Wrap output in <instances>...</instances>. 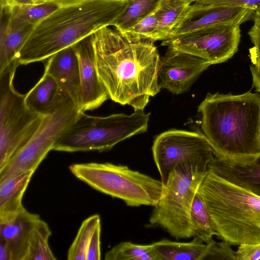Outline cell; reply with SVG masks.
Listing matches in <instances>:
<instances>
[{"instance_id":"obj_9","label":"cell","mask_w":260,"mask_h":260,"mask_svg":"<svg viewBox=\"0 0 260 260\" xmlns=\"http://www.w3.org/2000/svg\"><path fill=\"white\" fill-rule=\"evenodd\" d=\"M80 112L73 101L69 100L55 112L45 116L34 135L0 171V182L23 172H35Z\"/></svg>"},{"instance_id":"obj_10","label":"cell","mask_w":260,"mask_h":260,"mask_svg":"<svg viewBox=\"0 0 260 260\" xmlns=\"http://www.w3.org/2000/svg\"><path fill=\"white\" fill-rule=\"evenodd\" d=\"M152 151L164 185L177 165L192 163L208 166L214 156L213 148L202 133L179 129L168 130L158 135Z\"/></svg>"},{"instance_id":"obj_38","label":"cell","mask_w":260,"mask_h":260,"mask_svg":"<svg viewBox=\"0 0 260 260\" xmlns=\"http://www.w3.org/2000/svg\"><path fill=\"white\" fill-rule=\"evenodd\" d=\"M252 18L254 23L260 26V8L254 11Z\"/></svg>"},{"instance_id":"obj_18","label":"cell","mask_w":260,"mask_h":260,"mask_svg":"<svg viewBox=\"0 0 260 260\" xmlns=\"http://www.w3.org/2000/svg\"><path fill=\"white\" fill-rule=\"evenodd\" d=\"M69 100L72 99L61 91L55 79L45 73L25 96L27 106L43 116L55 112Z\"/></svg>"},{"instance_id":"obj_34","label":"cell","mask_w":260,"mask_h":260,"mask_svg":"<svg viewBox=\"0 0 260 260\" xmlns=\"http://www.w3.org/2000/svg\"><path fill=\"white\" fill-rule=\"evenodd\" d=\"M236 252L237 260H260V243L240 245Z\"/></svg>"},{"instance_id":"obj_13","label":"cell","mask_w":260,"mask_h":260,"mask_svg":"<svg viewBox=\"0 0 260 260\" xmlns=\"http://www.w3.org/2000/svg\"><path fill=\"white\" fill-rule=\"evenodd\" d=\"M73 46L79 64L80 94L78 109L84 112L99 108L110 98L96 68L93 34Z\"/></svg>"},{"instance_id":"obj_14","label":"cell","mask_w":260,"mask_h":260,"mask_svg":"<svg viewBox=\"0 0 260 260\" xmlns=\"http://www.w3.org/2000/svg\"><path fill=\"white\" fill-rule=\"evenodd\" d=\"M253 13L241 7H199L190 4L169 39L220 23L241 24L252 18Z\"/></svg>"},{"instance_id":"obj_2","label":"cell","mask_w":260,"mask_h":260,"mask_svg":"<svg viewBox=\"0 0 260 260\" xmlns=\"http://www.w3.org/2000/svg\"><path fill=\"white\" fill-rule=\"evenodd\" d=\"M198 112L214 155L231 159L260 156L259 93H208Z\"/></svg>"},{"instance_id":"obj_32","label":"cell","mask_w":260,"mask_h":260,"mask_svg":"<svg viewBox=\"0 0 260 260\" xmlns=\"http://www.w3.org/2000/svg\"><path fill=\"white\" fill-rule=\"evenodd\" d=\"M158 8L126 32L139 38L151 39L157 24Z\"/></svg>"},{"instance_id":"obj_6","label":"cell","mask_w":260,"mask_h":260,"mask_svg":"<svg viewBox=\"0 0 260 260\" xmlns=\"http://www.w3.org/2000/svg\"><path fill=\"white\" fill-rule=\"evenodd\" d=\"M71 173L92 188L122 200L127 206H155L165 185L155 179L127 166L110 162L74 164Z\"/></svg>"},{"instance_id":"obj_8","label":"cell","mask_w":260,"mask_h":260,"mask_svg":"<svg viewBox=\"0 0 260 260\" xmlns=\"http://www.w3.org/2000/svg\"><path fill=\"white\" fill-rule=\"evenodd\" d=\"M19 66L15 61L0 72V171L34 135L45 116L31 110L25 94L15 89L13 79Z\"/></svg>"},{"instance_id":"obj_36","label":"cell","mask_w":260,"mask_h":260,"mask_svg":"<svg viewBox=\"0 0 260 260\" xmlns=\"http://www.w3.org/2000/svg\"><path fill=\"white\" fill-rule=\"evenodd\" d=\"M0 260H12L11 251L7 243L0 239Z\"/></svg>"},{"instance_id":"obj_1","label":"cell","mask_w":260,"mask_h":260,"mask_svg":"<svg viewBox=\"0 0 260 260\" xmlns=\"http://www.w3.org/2000/svg\"><path fill=\"white\" fill-rule=\"evenodd\" d=\"M96 65L109 98L144 110L160 90V56L154 41L105 26L93 34Z\"/></svg>"},{"instance_id":"obj_39","label":"cell","mask_w":260,"mask_h":260,"mask_svg":"<svg viewBox=\"0 0 260 260\" xmlns=\"http://www.w3.org/2000/svg\"><path fill=\"white\" fill-rule=\"evenodd\" d=\"M180 1L185 2L189 4H191L192 3H196V2L198 1L199 0H180Z\"/></svg>"},{"instance_id":"obj_25","label":"cell","mask_w":260,"mask_h":260,"mask_svg":"<svg viewBox=\"0 0 260 260\" xmlns=\"http://www.w3.org/2000/svg\"><path fill=\"white\" fill-rule=\"evenodd\" d=\"M105 260H160L153 243L141 245L122 242L108 251Z\"/></svg>"},{"instance_id":"obj_24","label":"cell","mask_w":260,"mask_h":260,"mask_svg":"<svg viewBox=\"0 0 260 260\" xmlns=\"http://www.w3.org/2000/svg\"><path fill=\"white\" fill-rule=\"evenodd\" d=\"M190 221L193 239L206 244L218 234L214 222L202 198L197 192L191 206Z\"/></svg>"},{"instance_id":"obj_4","label":"cell","mask_w":260,"mask_h":260,"mask_svg":"<svg viewBox=\"0 0 260 260\" xmlns=\"http://www.w3.org/2000/svg\"><path fill=\"white\" fill-rule=\"evenodd\" d=\"M198 192L218 235L231 245L260 243V197L208 170Z\"/></svg>"},{"instance_id":"obj_17","label":"cell","mask_w":260,"mask_h":260,"mask_svg":"<svg viewBox=\"0 0 260 260\" xmlns=\"http://www.w3.org/2000/svg\"><path fill=\"white\" fill-rule=\"evenodd\" d=\"M44 73L55 79L61 91L72 99L78 108L80 94L79 64L73 46L67 47L48 58Z\"/></svg>"},{"instance_id":"obj_20","label":"cell","mask_w":260,"mask_h":260,"mask_svg":"<svg viewBox=\"0 0 260 260\" xmlns=\"http://www.w3.org/2000/svg\"><path fill=\"white\" fill-rule=\"evenodd\" d=\"M34 173L23 172L0 182V216L15 213L24 207L22 198Z\"/></svg>"},{"instance_id":"obj_12","label":"cell","mask_w":260,"mask_h":260,"mask_svg":"<svg viewBox=\"0 0 260 260\" xmlns=\"http://www.w3.org/2000/svg\"><path fill=\"white\" fill-rule=\"evenodd\" d=\"M210 66L193 55L167 48L160 58L159 86L176 94L184 93Z\"/></svg>"},{"instance_id":"obj_28","label":"cell","mask_w":260,"mask_h":260,"mask_svg":"<svg viewBox=\"0 0 260 260\" xmlns=\"http://www.w3.org/2000/svg\"><path fill=\"white\" fill-rule=\"evenodd\" d=\"M51 234L47 223L40 219L35 230L29 260L56 259L49 244Z\"/></svg>"},{"instance_id":"obj_37","label":"cell","mask_w":260,"mask_h":260,"mask_svg":"<svg viewBox=\"0 0 260 260\" xmlns=\"http://www.w3.org/2000/svg\"><path fill=\"white\" fill-rule=\"evenodd\" d=\"M30 4H34L32 0H0L1 7Z\"/></svg>"},{"instance_id":"obj_5","label":"cell","mask_w":260,"mask_h":260,"mask_svg":"<svg viewBox=\"0 0 260 260\" xmlns=\"http://www.w3.org/2000/svg\"><path fill=\"white\" fill-rule=\"evenodd\" d=\"M150 114L138 110L130 115L102 117L80 112L56 141L53 150L68 152L109 150L128 138L146 132Z\"/></svg>"},{"instance_id":"obj_23","label":"cell","mask_w":260,"mask_h":260,"mask_svg":"<svg viewBox=\"0 0 260 260\" xmlns=\"http://www.w3.org/2000/svg\"><path fill=\"white\" fill-rule=\"evenodd\" d=\"M11 7L9 27L21 29L35 27L59 8L52 3L30 4L15 5Z\"/></svg>"},{"instance_id":"obj_29","label":"cell","mask_w":260,"mask_h":260,"mask_svg":"<svg viewBox=\"0 0 260 260\" xmlns=\"http://www.w3.org/2000/svg\"><path fill=\"white\" fill-rule=\"evenodd\" d=\"M248 34L253 46L249 49L251 61L250 71L253 85L260 92V26L254 24L249 29Z\"/></svg>"},{"instance_id":"obj_26","label":"cell","mask_w":260,"mask_h":260,"mask_svg":"<svg viewBox=\"0 0 260 260\" xmlns=\"http://www.w3.org/2000/svg\"><path fill=\"white\" fill-rule=\"evenodd\" d=\"M162 0H132L124 13L112 24L118 30L126 32L156 10Z\"/></svg>"},{"instance_id":"obj_31","label":"cell","mask_w":260,"mask_h":260,"mask_svg":"<svg viewBox=\"0 0 260 260\" xmlns=\"http://www.w3.org/2000/svg\"><path fill=\"white\" fill-rule=\"evenodd\" d=\"M192 5L199 7H241L255 11L260 8V0H199Z\"/></svg>"},{"instance_id":"obj_33","label":"cell","mask_w":260,"mask_h":260,"mask_svg":"<svg viewBox=\"0 0 260 260\" xmlns=\"http://www.w3.org/2000/svg\"><path fill=\"white\" fill-rule=\"evenodd\" d=\"M101 224L96 227L91 239L87 253L86 260H100L101 258Z\"/></svg>"},{"instance_id":"obj_7","label":"cell","mask_w":260,"mask_h":260,"mask_svg":"<svg viewBox=\"0 0 260 260\" xmlns=\"http://www.w3.org/2000/svg\"><path fill=\"white\" fill-rule=\"evenodd\" d=\"M208 166L182 163L170 173L163 193L154 206L149 223L165 229L176 239L192 237L190 214Z\"/></svg>"},{"instance_id":"obj_15","label":"cell","mask_w":260,"mask_h":260,"mask_svg":"<svg viewBox=\"0 0 260 260\" xmlns=\"http://www.w3.org/2000/svg\"><path fill=\"white\" fill-rule=\"evenodd\" d=\"M40 216L24 207L10 214L0 216V239L8 245L12 260H29L31 244Z\"/></svg>"},{"instance_id":"obj_19","label":"cell","mask_w":260,"mask_h":260,"mask_svg":"<svg viewBox=\"0 0 260 260\" xmlns=\"http://www.w3.org/2000/svg\"><path fill=\"white\" fill-rule=\"evenodd\" d=\"M11 7H1L0 72L17 60L18 54L34 27L12 29L9 27Z\"/></svg>"},{"instance_id":"obj_21","label":"cell","mask_w":260,"mask_h":260,"mask_svg":"<svg viewBox=\"0 0 260 260\" xmlns=\"http://www.w3.org/2000/svg\"><path fill=\"white\" fill-rule=\"evenodd\" d=\"M160 260H206L208 245L192 240L179 242L163 239L153 243Z\"/></svg>"},{"instance_id":"obj_35","label":"cell","mask_w":260,"mask_h":260,"mask_svg":"<svg viewBox=\"0 0 260 260\" xmlns=\"http://www.w3.org/2000/svg\"><path fill=\"white\" fill-rule=\"evenodd\" d=\"M34 4L52 3L59 8L70 7L83 3L88 0H32Z\"/></svg>"},{"instance_id":"obj_11","label":"cell","mask_w":260,"mask_h":260,"mask_svg":"<svg viewBox=\"0 0 260 260\" xmlns=\"http://www.w3.org/2000/svg\"><path fill=\"white\" fill-rule=\"evenodd\" d=\"M240 24L220 23L169 38L161 46L197 56L210 65L223 62L237 51Z\"/></svg>"},{"instance_id":"obj_27","label":"cell","mask_w":260,"mask_h":260,"mask_svg":"<svg viewBox=\"0 0 260 260\" xmlns=\"http://www.w3.org/2000/svg\"><path fill=\"white\" fill-rule=\"evenodd\" d=\"M100 223L101 218L98 214L92 215L83 221L68 249V260H86L91 239L96 227Z\"/></svg>"},{"instance_id":"obj_30","label":"cell","mask_w":260,"mask_h":260,"mask_svg":"<svg viewBox=\"0 0 260 260\" xmlns=\"http://www.w3.org/2000/svg\"><path fill=\"white\" fill-rule=\"evenodd\" d=\"M208 245L206 260H237L236 252L226 241L217 242L212 240Z\"/></svg>"},{"instance_id":"obj_3","label":"cell","mask_w":260,"mask_h":260,"mask_svg":"<svg viewBox=\"0 0 260 260\" xmlns=\"http://www.w3.org/2000/svg\"><path fill=\"white\" fill-rule=\"evenodd\" d=\"M132 0H88L59 8L40 22L19 51V65L43 61L96 30L109 26Z\"/></svg>"},{"instance_id":"obj_22","label":"cell","mask_w":260,"mask_h":260,"mask_svg":"<svg viewBox=\"0 0 260 260\" xmlns=\"http://www.w3.org/2000/svg\"><path fill=\"white\" fill-rule=\"evenodd\" d=\"M190 5L180 0H162L157 9V24L151 39L155 42L169 39Z\"/></svg>"},{"instance_id":"obj_16","label":"cell","mask_w":260,"mask_h":260,"mask_svg":"<svg viewBox=\"0 0 260 260\" xmlns=\"http://www.w3.org/2000/svg\"><path fill=\"white\" fill-rule=\"evenodd\" d=\"M208 170L260 197V156L231 159L214 155Z\"/></svg>"}]
</instances>
